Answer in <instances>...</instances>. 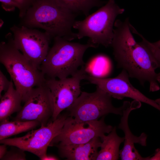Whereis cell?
<instances>
[{"label": "cell", "instance_id": "6da1fadb", "mask_svg": "<svg viewBox=\"0 0 160 160\" xmlns=\"http://www.w3.org/2000/svg\"><path fill=\"white\" fill-rule=\"evenodd\" d=\"M129 17L121 21L116 20L110 46L117 66L125 70L129 77L137 79L142 85L149 83L150 92L160 89V67L159 63L140 42L135 40L130 27Z\"/></svg>", "mask_w": 160, "mask_h": 160}, {"label": "cell", "instance_id": "7a4b0ae2", "mask_svg": "<svg viewBox=\"0 0 160 160\" xmlns=\"http://www.w3.org/2000/svg\"><path fill=\"white\" fill-rule=\"evenodd\" d=\"M76 15L55 0H36L21 18L20 25L41 28L52 39L60 37L71 41L77 38L72 31Z\"/></svg>", "mask_w": 160, "mask_h": 160}, {"label": "cell", "instance_id": "3957f363", "mask_svg": "<svg viewBox=\"0 0 160 160\" xmlns=\"http://www.w3.org/2000/svg\"><path fill=\"white\" fill-rule=\"evenodd\" d=\"M6 36L7 42L0 43V62L9 74L15 88L24 102L34 88L45 84L46 78L15 47L13 35Z\"/></svg>", "mask_w": 160, "mask_h": 160}, {"label": "cell", "instance_id": "277c9868", "mask_svg": "<svg viewBox=\"0 0 160 160\" xmlns=\"http://www.w3.org/2000/svg\"><path fill=\"white\" fill-rule=\"evenodd\" d=\"M53 39V44L40 67L46 79H63L71 76L84 65L83 57L86 50L96 47L88 41L83 44L60 37Z\"/></svg>", "mask_w": 160, "mask_h": 160}, {"label": "cell", "instance_id": "5b68a950", "mask_svg": "<svg viewBox=\"0 0 160 160\" xmlns=\"http://www.w3.org/2000/svg\"><path fill=\"white\" fill-rule=\"evenodd\" d=\"M124 11L114 0H109L104 5L84 20L75 21L73 28L78 31L77 39L88 37V42L96 47L99 45L106 47L110 46L116 18Z\"/></svg>", "mask_w": 160, "mask_h": 160}, {"label": "cell", "instance_id": "8992f818", "mask_svg": "<svg viewBox=\"0 0 160 160\" xmlns=\"http://www.w3.org/2000/svg\"><path fill=\"white\" fill-rule=\"evenodd\" d=\"M112 97L97 87L93 92H81L74 103L67 109L69 116L79 121L98 120L109 113L122 116L124 109L130 103L125 101L119 107L113 106Z\"/></svg>", "mask_w": 160, "mask_h": 160}, {"label": "cell", "instance_id": "52a82bcc", "mask_svg": "<svg viewBox=\"0 0 160 160\" xmlns=\"http://www.w3.org/2000/svg\"><path fill=\"white\" fill-rule=\"evenodd\" d=\"M68 116V113L60 114L55 120L38 129L29 131L23 136L0 140V143L19 147L35 155L42 160L47 155L48 147L60 133Z\"/></svg>", "mask_w": 160, "mask_h": 160}, {"label": "cell", "instance_id": "ba28073f", "mask_svg": "<svg viewBox=\"0 0 160 160\" xmlns=\"http://www.w3.org/2000/svg\"><path fill=\"white\" fill-rule=\"evenodd\" d=\"M14 44L26 58L40 70L49 49L50 36L46 32L23 25H14L10 28Z\"/></svg>", "mask_w": 160, "mask_h": 160}, {"label": "cell", "instance_id": "9c48e42d", "mask_svg": "<svg viewBox=\"0 0 160 160\" xmlns=\"http://www.w3.org/2000/svg\"><path fill=\"white\" fill-rule=\"evenodd\" d=\"M105 117L100 120L81 122L69 116L60 133L52 140L49 146L85 143L109 133L113 127L105 123Z\"/></svg>", "mask_w": 160, "mask_h": 160}, {"label": "cell", "instance_id": "30bf717a", "mask_svg": "<svg viewBox=\"0 0 160 160\" xmlns=\"http://www.w3.org/2000/svg\"><path fill=\"white\" fill-rule=\"evenodd\" d=\"M87 74L83 65L70 77L58 80L46 79L45 84L50 90L53 102L52 120L70 107L80 95L81 82L85 79Z\"/></svg>", "mask_w": 160, "mask_h": 160}, {"label": "cell", "instance_id": "8fae6325", "mask_svg": "<svg viewBox=\"0 0 160 160\" xmlns=\"http://www.w3.org/2000/svg\"><path fill=\"white\" fill-rule=\"evenodd\" d=\"M14 120L36 121L45 126L52 118L54 104L51 92L46 84L32 89Z\"/></svg>", "mask_w": 160, "mask_h": 160}, {"label": "cell", "instance_id": "7c38bea8", "mask_svg": "<svg viewBox=\"0 0 160 160\" xmlns=\"http://www.w3.org/2000/svg\"><path fill=\"white\" fill-rule=\"evenodd\" d=\"M129 78L126 71L122 70L115 77L102 78L87 74L85 79L96 85L112 97L118 100L130 98L148 104L160 111V107L155 100L148 98L135 87L130 82Z\"/></svg>", "mask_w": 160, "mask_h": 160}, {"label": "cell", "instance_id": "4fadbf2b", "mask_svg": "<svg viewBox=\"0 0 160 160\" xmlns=\"http://www.w3.org/2000/svg\"><path fill=\"white\" fill-rule=\"evenodd\" d=\"M141 102L134 100L123 111L118 128L124 134V145L120 151V157L122 160H149L150 156L142 157L135 148V144L137 143L144 146L147 145V135L144 133L139 136L134 135L129 128L128 120L132 111L140 108Z\"/></svg>", "mask_w": 160, "mask_h": 160}, {"label": "cell", "instance_id": "5bb4252c", "mask_svg": "<svg viewBox=\"0 0 160 160\" xmlns=\"http://www.w3.org/2000/svg\"><path fill=\"white\" fill-rule=\"evenodd\" d=\"M101 143L100 137H96L85 143L57 146L60 156L67 160H96Z\"/></svg>", "mask_w": 160, "mask_h": 160}, {"label": "cell", "instance_id": "9a60e30c", "mask_svg": "<svg viewBox=\"0 0 160 160\" xmlns=\"http://www.w3.org/2000/svg\"><path fill=\"white\" fill-rule=\"evenodd\" d=\"M101 143L100 149L96 159V160H116L120 157L119 147L124 142V137L118 136L116 127L113 128L107 135H104L100 137Z\"/></svg>", "mask_w": 160, "mask_h": 160}, {"label": "cell", "instance_id": "2e32d148", "mask_svg": "<svg viewBox=\"0 0 160 160\" xmlns=\"http://www.w3.org/2000/svg\"><path fill=\"white\" fill-rule=\"evenodd\" d=\"M14 84L13 81L11 80L9 88L0 98V121L8 119L12 114L18 113L22 108L21 96L14 87Z\"/></svg>", "mask_w": 160, "mask_h": 160}, {"label": "cell", "instance_id": "e0dca14e", "mask_svg": "<svg viewBox=\"0 0 160 160\" xmlns=\"http://www.w3.org/2000/svg\"><path fill=\"white\" fill-rule=\"evenodd\" d=\"M0 140L33 129L40 123L36 121H9L8 119L0 121Z\"/></svg>", "mask_w": 160, "mask_h": 160}, {"label": "cell", "instance_id": "ac0fdd59", "mask_svg": "<svg viewBox=\"0 0 160 160\" xmlns=\"http://www.w3.org/2000/svg\"><path fill=\"white\" fill-rule=\"evenodd\" d=\"M59 4L73 13H81L86 17L95 7L103 6L107 2L100 0H55Z\"/></svg>", "mask_w": 160, "mask_h": 160}, {"label": "cell", "instance_id": "d6986e66", "mask_svg": "<svg viewBox=\"0 0 160 160\" xmlns=\"http://www.w3.org/2000/svg\"><path fill=\"white\" fill-rule=\"evenodd\" d=\"M135 33L142 39V40L140 42V43L147 49L155 59L160 63V48L154 45L152 43L148 41L137 31H136Z\"/></svg>", "mask_w": 160, "mask_h": 160}, {"label": "cell", "instance_id": "ffe728a7", "mask_svg": "<svg viewBox=\"0 0 160 160\" xmlns=\"http://www.w3.org/2000/svg\"><path fill=\"white\" fill-rule=\"evenodd\" d=\"M12 146L1 160H26L25 151L14 146Z\"/></svg>", "mask_w": 160, "mask_h": 160}, {"label": "cell", "instance_id": "44dd1931", "mask_svg": "<svg viewBox=\"0 0 160 160\" xmlns=\"http://www.w3.org/2000/svg\"><path fill=\"white\" fill-rule=\"evenodd\" d=\"M18 4L19 7V16L23 18L28 9L32 5L36 0H15Z\"/></svg>", "mask_w": 160, "mask_h": 160}, {"label": "cell", "instance_id": "7402d4cb", "mask_svg": "<svg viewBox=\"0 0 160 160\" xmlns=\"http://www.w3.org/2000/svg\"><path fill=\"white\" fill-rule=\"evenodd\" d=\"M3 9L7 12L14 11L16 8L18 9V4L15 0H0Z\"/></svg>", "mask_w": 160, "mask_h": 160}, {"label": "cell", "instance_id": "603a6c76", "mask_svg": "<svg viewBox=\"0 0 160 160\" xmlns=\"http://www.w3.org/2000/svg\"><path fill=\"white\" fill-rule=\"evenodd\" d=\"M10 81L8 80L2 71H0V97L3 91H6L9 88Z\"/></svg>", "mask_w": 160, "mask_h": 160}, {"label": "cell", "instance_id": "cb8c5ba5", "mask_svg": "<svg viewBox=\"0 0 160 160\" xmlns=\"http://www.w3.org/2000/svg\"><path fill=\"white\" fill-rule=\"evenodd\" d=\"M2 145H0V159L1 160L2 158L6 154L7 151V145L2 144Z\"/></svg>", "mask_w": 160, "mask_h": 160}, {"label": "cell", "instance_id": "d4e9b609", "mask_svg": "<svg viewBox=\"0 0 160 160\" xmlns=\"http://www.w3.org/2000/svg\"><path fill=\"white\" fill-rule=\"evenodd\" d=\"M149 160H160V148L156 150L153 155L150 157Z\"/></svg>", "mask_w": 160, "mask_h": 160}, {"label": "cell", "instance_id": "484cf974", "mask_svg": "<svg viewBox=\"0 0 160 160\" xmlns=\"http://www.w3.org/2000/svg\"><path fill=\"white\" fill-rule=\"evenodd\" d=\"M58 159L56 157L51 155H47L42 159V160H58Z\"/></svg>", "mask_w": 160, "mask_h": 160}, {"label": "cell", "instance_id": "4316f807", "mask_svg": "<svg viewBox=\"0 0 160 160\" xmlns=\"http://www.w3.org/2000/svg\"><path fill=\"white\" fill-rule=\"evenodd\" d=\"M155 46L160 48V40L154 42L152 43Z\"/></svg>", "mask_w": 160, "mask_h": 160}, {"label": "cell", "instance_id": "83f0119b", "mask_svg": "<svg viewBox=\"0 0 160 160\" xmlns=\"http://www.w3.org/2000/svg\"><path fill=\"white\" fill-rule=\"evenodd\" d=\"M155 102L160 107V98L157 99L155 100Z\"/></svg>", "mask_w": 160, "mask_h": 160}]
</instances>
